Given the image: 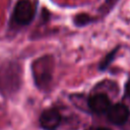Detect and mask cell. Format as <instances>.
I'll return each mask as SVG.
<instances>
[{
  "label": "cell",
  "instance_id": "cell-2",
  "mask_svg": "<svg viewBox=\"0 0 130 130\" xmlns=\"http://www.w3.org/2000/svg\"><path fill=\"white\" fill-rule=\"evenodd\" d=\"M35 5L29 0H19L13 9V20L19 25L31 22L35 16Z\"/></svg>",
  "mask_w": 130,
  "mask_h": 130
},
{
  "label": "cell",
  "instance_id": "cell-7",
  "mask_svg": "<svg viewBox=\"0 0 130 130\" xmlns=\"http://www.w3.org/2000/svg\"><path fill=\"white\" fill-rule=\"evenodd\" d=\"M73 20L77 26H84V25H86L92 21V17L86 13H81V14L76 15Z\"/></svg>",
  "mask_w": 130,
  "mask_h": 130
},
{
  "label": "cell",
  "instance_id": "cell-5",
  "mask_svg": "<svg viewBox=\"0 0 130 130\" xmlns=\"http://www.w3.org/2000/svg\"><path fill=\"white\" fill-rule=\"evenodd\" d=\"M108 119L111 123L115 125H123L129 118L130 112L128 107H126L123 104H117L112 107L107 112Z\"/></svg>",
  "mask_w": 130,
  "mask_h": 130
},
{
  "label": "cell",
  "instance_id": "cell-4",
  "mask_svg": "<svg viewBox=\"0 0 130 130\" xmlns=\"http://www.w3.org/2000/svg\"><path fill=\"white\" fill-rule=\"evenodd\" d=\"M61 115L56 109L45 110L40 116V125L44 130H56L61 123Z\"/></svg>",
  "mask_w": 130,
  "mask_h": 130
},
{
  "label": "cell",
  "instance_id": "cell-6",
  "mask_svg": "<svg viewBox=\"0 0 130 130\" xmlns=\"http://www.w3.org/2000/svg\"><path fill=\"white\" fill-rule=\"evenodd\" d=\"M88 107L93 113L105 114L110 109L111 103L108 95L104 93H98L88 99Z\"/></svg>",
  "mask_w": 130,
  "mask_h": 130
},
{
  "label": "cell",
  "instance_id": "cell-1",
  "mask_svg": "<svg viewBox=\"0 0 130 130\" xmlns=\"http://www.w3.org/2000/svg\"><path fill=\"white\" fill-rule=\"evenodd\" d=\"M32 76L36 85L39 88L47 87L53 76L54 70V60L51 56H44L37 59L32 66Z\"/></svg>",
  "mask_w": 130,
  "mask_h": 130
},
{
  "label": "cell",
  "instance_id": "cell-9",
  "mask_svg": "<svg viewBox=\"0 0 130 130\" xmlns=\"http://www.w3.org/2000/svg\"><path fill=\"white\" fill-rule=\"evenodd\" d=\"M118 0H106L105 2H104V4L102 5V7H101V11L103 12V13H108L114 6H115V4H116V2H117Z\"/></svg>",
  "mask_w": 130,
  "mask_h": 130
},
{
  "label": "cell",
  "instance_id": "cell-10",
  "mask_svg": "<svg viewBox=\"0 0 130 130\" xmlns=\"http://www.w3.org/2000/svg\"><path fill=\"white\" fill-rule=\"evenodd\" d=\"M125 93L127 96H130V82H128L126 84V89H125Z\"/></svg>",
  "mask_w": 130,
  "mask_h": 130
},
{
  "label": "cell",
  "instance_id": "cell-3",
  "mask_svg": "<svg viewBox=\"0 0 130 130\" xmlns=\"http://www.w3.org/2000/svg\"><path fill=\"white\" fill-rule=\"evenodd\" d=\"M19 86V74L18 68L10 65L0 69V92L5 90L13 91Z\"/></svg>",
  "mask_w": 130,
  "mask_h": 130
},
{
  "label": "cell",
  "instance_id": "cell-11",
  "mask_svg": "<svg viewBox=\"0 0 130 130\" xmlns=\"http://www.w3.org/2000/svg\"><path fill=\"white\" fill-rule=\"evenodd\" d=\"M96 130H111V129H109V128H105V127H101V128H98Z\"/></svg>",
  "mask_w": 130,
  "mask_h": 130
},
{
  "label": "cell",
  "instance_id": "cell-8",
  "mask_svg": "<svg viewBox=\"0 0 130 130\" xmlns=\"http://www.w3.org/2000/svg\"><path fill=\"white\" fill-rule=\"evenodd\" d=\"M118 49H119V47H117L116 49H114L113 51H111V52H110V53L103 59V61L101 62L100 66H99L100 70H105V69L110 65V63L114 60V58H115V56H116V53H117Z\"/></svg>",
  "mask_w": 130,
  "mask_h": 130
}]
</instances>
